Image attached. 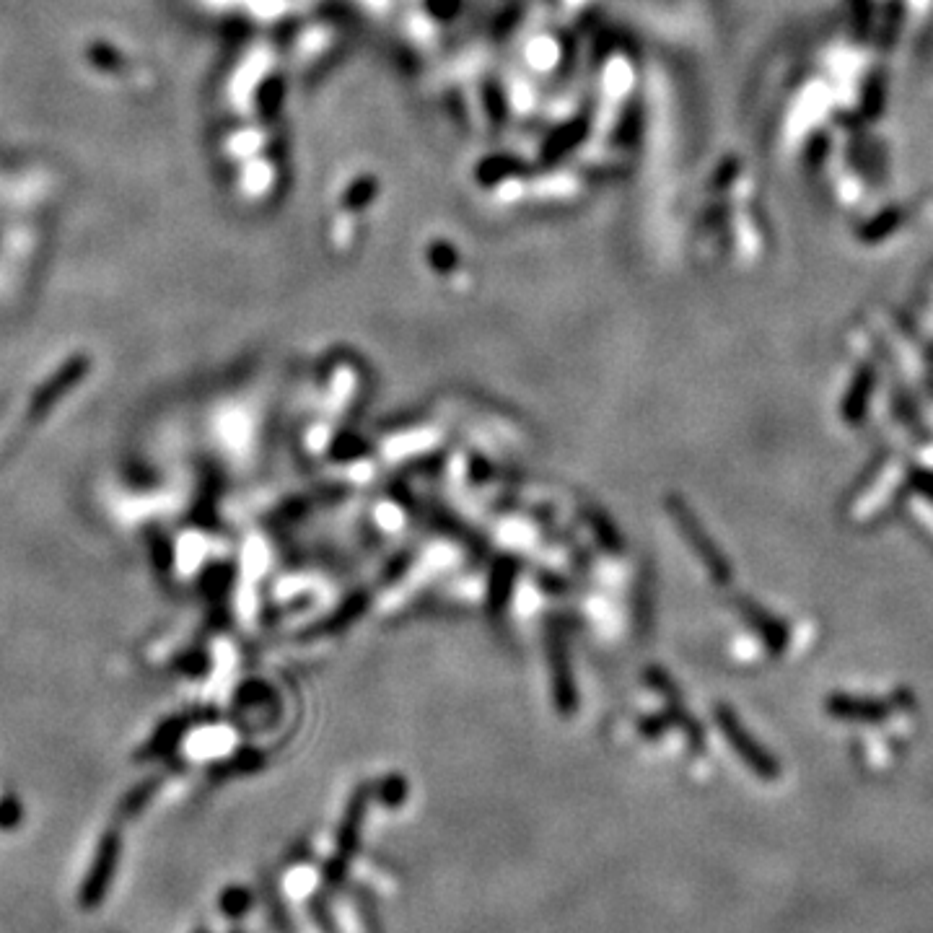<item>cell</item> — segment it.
<instances>
[{"label": "cell", "instance_id": "6da1fadb", "mask_svg": "<svg viewBox=\"0 0 933 933\" xmlns=\"http://www.w3.org/2000/svg\"><path fill=\"white\" fill-rule=\"evenodd\" d=\"M667 511H669V516H672L674 527L680 529L682 540H685L687 547H690V553L700 560V565L708 571V576H711L718 586L729 584L731 581L729 560H726V555L718 550V545L713 542L708 529L703 527L700 516L695 514L690 506H687L685 498L669 496Z\"/></svg>", "mask_w": 933, "mask_h": 933}, {"label": "cell", "instance_id": "7a4b0ae2", "mask_svg": "<svg viewBox=\"0 0 933 933\" xmlns=\"http://www.w3.org/2000/svg\"><path fill=\"white\" fill-rule=\"evenodd\" d=\"M716 724H718V729H721V734L729 739L731 749L737 752L739 760H742L744 765H747V768L757 775V778H762V781H775V778L781 775V765H778V760H775L768 749L762 747V744L757 742L752 734H749L747 726L739 721V716L731 711L729 705H724V703L716 705Z\"/></svg>", "mask_w": 933, "mask_h": 933}, {"label": "cell", "instance_id": "3957f363", "mask_svg": "<svg viewBox=\"0 0 933 933\" xmlns=\"http://www.w3.org/2000/svg\"><path fill=\"white\" fill-rule=\"evenodd\" d=\"M117 861H120V838H117L115 832H109L104 835L99 848H96V856L91 861V869L86 874V879L81 882V889H78V905L83 910H94L99 908L109 895V887L115 882V871H117Z\"/></svg>", "mask_w": 933, "mask_h": 933}, {"label": "cell", "instance_id": "277c9868", "mask_svg": "<svg viewBox=\"0 0 933 933\" xmlns=\"http://www.w3.org/2000/svg\"><path fill=\"white\" fill-rule=\"evenodd\" d=\"M737 610L742 612L744 620L749 622V628L760 635L762 643H765V648H768L770 654H783V651H786L788 628L783 625V620H778L773 612H768L765 607H760L755 599H749V597L737 599Z\"/></svg>", "mask_w": 933, "mask_h": 933}, {"label": "cell", "instance_id": "5b68a950", "mask_svg": "<svg viewBox=\"0 0 933 933\" xmlns=\"http://www.w3.org/2000/svg\"><path fill=\"white\" fill-rule=\"evenodd\" d=\"M827 713L843 721H858V724H874L889 716V705L884 700L861 698V695H848V692H835L825 703Z\"/></svg>", "mask_w": 933, "mask_h": 933}, {"label": "cell", "instance_id": "8992f818", "mask_svg": "<svg viewBox=\"0 0 933 933\" xmlns=\"http://www.w3.org/2000/svg\"><path fill=\"white\" fill-rule=\"evenodd\" d=\"M547 656H550V672H553V690L558 711L571 713L576 708V690H573V677L571 667H568V656H565V646L555 633L550 635V643H547Z\"/></svg>", "mask_w": 933, "mask_h": 933}, {"label": "cell", "instance_id": "52a82bcc", "mask_svg": "<svg viewBox=\"0 0 933 933\" xmlns=\"http://www.w3.org/2000/svg\"><path fill=\"white\" fill-rule=\"evenodd\" d=\"M874 369H861L853 379V384L848 387V394L843 397V407H840V413H843V420L848 426H858V423H864L866 413H869V402H871V392H874Z\"/></svg>", "mask_w": 933, "mask_h": 933}, {"label": "cell", "instance_id": "ba28073f", "mask_svg": "<svg viewBox=\"0 0 933 933\" xmlns=\"http://www.w3.org/2000/svg\"><path fill=\"white\" fill-rule=\"evenodd\" d=\"M247 902H249V897L244 895L242 889H229V892L223 895L221 908L226 915H239L244 908H247Z\"/></svg>", "mask_w": 933, "mask_h": 933}, {"label": "cell", "instance_id": "9c48e42d", "mask_svg": "<svg viewBox=\"0 0 933 933\" xmlns=\"http://www.w3.org/2000/svg\"><path fill=\"white\" fill-rule=\"evenodd\" d=\"M910 483H913V488L918 490L921 496H926L928 501L933 503V472L915 470L913 475H910Z\"/></svg>", "mask_w": 933, "mask_h": 933}, {"label": "cell", "instance_id": "30bf717a", "mask_svg": "<svg viewBox=\"0 0 933 933\" xmlns=\"http://www.w3.org/2000/svg\"><path fill=\"white\" fill-rule=\"evenodd\" d=\"M197 933H208V931H197Z\"/></svg>", "mask_w": 933, "mask_h": 933}]
</instances>
